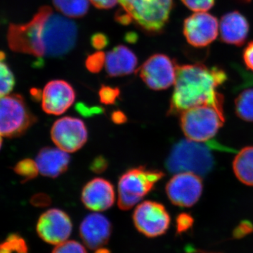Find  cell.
Listing matches in <instances>:
<instances>
[{
    "mask_svg": "<svg viewBox=\"0 0 253 253\" xmlns=\"http://www.w3.org/2000/svg\"><path fill=\"white\" fill-rule=\"evenodd\" d=\"M227 80L220 68L209 67L201 63L178 66L169 110V116L200 105H211L223 109L224 99L217 89Z\"/></svg>",
    "mask_w": 253,
    "mask_h": 253,
    "instance_id": "cell-1",
    "label": "cell"
},
{
    "mask_svg": "<svg viewBox=\"0 0 253 253\" xmlns=\"http://www.w3.org/2000/svg\"><path fill=\"white\" fill-rule=\"evenodd\" d=\"M219 144H208L183 139L173 146L166 160V166L169 172L177 174L190 172L196 175H207L214 166L211 148H219Z\"/></svg>",
    "mask_w": 253,
    "mask_h": 253,
    "instance_id": "cell-2",
    "label": "cell"
},
{
    "mask_svg": "<svg viewBox=\"0 0 253 253\" xmlns=\"http://www.w3.org/2000/svg\"><path fill=\"white\" fill-rule=\"evenodd\" d=\"M180 126L191 140L208 142L217 134L224 121V111L211 105H200L181 113Z\"/></svg>",
    "mask_w": 253,
    "mask_h": 253,
    "instance_id": "cell-3",
    "label": "cell"
},
{
    "mask_svg": "<svg viewBox=\"0 0 253 253\" xmlns=\"http://www.w3.org/2000/svg\"><path fill=\"white\" fill-rule=\"evenodd\" d=\"M51 11V7L44 6L29 22L24 24H11L7 33L10 49L16 52L31 54L37 57L44 56L43 28L46 18Z\"/></svg>",
    "mask_w": 253,
    "mask_h": 253,
    "instance_id": "cell-4",
    "label": "cell"
},
{
    "mask_svg": "<svg viewBox=\"0 0 253 253\" xmlns=\"http://www.w3.org/2000/svg\"><path fill=\"white\" fill-rule=\"evenodd\" d=\"M123 9L146 33L158 34L169 21L172 0H119Z\"/></svg>",
    "mask_w": 253,
    "mask_h": 253,
    "instance_id": "cell-5",
    "label": "cell"
},
{
    "mask_svg": "<svg viewBox=\"0 0 253 253\" xmlns=\"http://www.w3.org/2000/svg\"><path fill=\"white\" fill-rule=\"evenodd\" d=\"M164 173L158 169L139 167L129 169L120 177L118 182V206L128 211L140 202L154 189Z\"/></svg>",
    "mask_w": 253,
    "mask_h": 253,
    "instance_id": "cell-6",
    "label": "cell"
},
{
    "mask_svg": "<svg viewBox=\"0 0 253 253\" xmlns=\"http://www.w3.org/2000/svg\"><path fill=\"white\" fill-rule=\"evenodd\" d=\"M78 34V26L75 22L51 11L43 28L44 56L59 58L66 56L76 46Z\"/></svg>",
    "mask_w": 253,
    "mask_h": 253,
    "instance_id": "cell-7",
    "label": "cell"
},
{
    "mask_svg": "<svg viewBox=\"0 0 253 253\" xmlns=\"http://www.w3.org/2000/svg\"><path fill=\"white\" fill-rule=\"evenodd\" d=\"M37 118L22 96L8 94L0 97V134L6 137L23 135Z\"/></svg>",
    "mask_w": 253,
    "mask_h": 253,
    "instance_id": "cell-8",
    "label": "cell"
},
{
    "mask_svg": "<svg viewBox=\"0 0 253 253\" xmlns=\"http://www.w3.org/2000/svg\"><path fill=\"white\" fill-rule=\"evenodd\" d=\"M133 222L143 235L156 238L166 234L170 224V216L163 205L146 201L138 205L133 213Z\"/></svg>",
    "mask_w": 253,
    "mask_h": 253,
    "instance_id": "cell-9",
    "label": "cell"
},
{
    "mask_svg": "<svg viewBox=\"0 0 253 253\" xmlns=\"http://www.w3.org/2000/svg\"><path fill=\"white\" fill-rule=\"evenodd\" d=\"M177 66L167 55L154 54L139 68V76L150 89L164 90L174 84Z\"/></svg>",
    "mask_w": 253,
    "mask_h": 253,
    "instance_id": "cell-10",
    "label": "cell"
},
{
    "mask_svg": "<svg viewBox=\"0 0 253 253\" xmlns=\"http://www.w3.org/2000/svg\"><path fill=\"white\" fill-rule=\"evenodd\" d=\"M51 137L59 149L65 152H76L87 141V129L81 119L64 117L57 120L53 125Z\"/></svg>",
    "mask_w": 253,
    "mask_h": 253,
    "instance_id": "cell-11",
    "label": "cell"
},
{
    "mask_svg": "<svg viewBox=\"0 0 253 253\" xmlns=\"http://www.w3.org/2000/svg\"><path fill=\"white\" fill-rule=\"evenodd\" d=\"M203 189L201 176L193 173L181 172L173 176L168 181L166 191L172 204L190 208L199 201Z\"/></svg>",
    "mask_w": 253,
    "mask_h": 253,
    "instance_id": "cell-12",
    "label": "cell"
},
{
    "mask_svg": "<svg viewBox=\"0 0 253 253\" xmlns=\"http://www.w3.org/2000/svg\"><path fill=\"white\" fill-rule=\"evenodd\" d=\"M183 33L190 45L206 47L215 41L219 34L217 18L207 12H195L184 20Z\"/></svg>",
    "mask_w": 253,
    "mask_h": 253,
    "instance_id": "cell-13",
    "label": "cell"
},
{
    "mask_svg": "<svg viewBox=\"0 0 253 253\" xmlns=\"http://www.w3.org/2000/svg\"><path fill=\"white\" fill-rule=\"evenodd\" d=\"M37 233L44 242L59 245L71 236L73 223L67 213L57 208L48 210L38 219Z\"/></svg>",
    "mask_w": 253,
    "mask_h": 253,
    "instance_id": "cell-14",
    "label": "cell"
},
{
    "mask_svg": "<svg viewBox=\"0 0 253 253\" xmlns=\"http://www.w3.org/2000/svg\"><path fill=\"white\" fill-rule=\"evenodd\" d=\"M76 91L69 83L61 80L49 82L42 92V107L47 114L59 116L71 107Z\"/></svg>",
    "mask_w": 253,
    "mask_h": 253,
    "instance_id": "cell-15",
    "label": "cell"
},
{
    "mask_svg": "<svg viewBox=\"0 0 253 253\" xmlns=\"http://www.w3.org/2000/svg\"><path fill=\"white\" fill-rule=\"evenodd\" d=\"M112 230V224L107 217L99 213H93L82 221L80 236L86 247L95 250L108 244Z\"/></svg>",
    "mask_w": 253,
    "mask_h": 253,
    "instance_id": "cell-16",
    "label": "cell"
},
{
    "mask_svg": "<svg viewBox=\"0 0 253 253\" xmlns=\"http://www.w3.org/2000/svg\"><path fill=\"white\" fill-rule=\"evenodd\" d=\"M112 184L103 178H94L83 187L81 200L87 209L101 212L112 207L115 202Z\"/></svg>",
    "mask_w": 253,
    "mask_h": 253,
    "instance_id": "cell-17",
    "label": "cell"
},
{
    "mask_svg": "<svg viewBox=\"0 0 253 253\" xmlns=\"http://www.w3.org/2000/svg\"><path fill=\"white\" fill-rule=\"evenodd\" d=\"M249 21L239 11L226 13L219 23L221 41L231 45L242 46L249 36Z\"/></svg>",
    "mask_w": 253,
    "mask_h": 253,
    "instance_id": "cell-18",
    "label": "cell"
},
{
    "mask_svg": "<svg viewBox=\"0 0 253 253\" xmlns=\"http://www.w3.org/2000/svg\"><path fill=\"white\" fill-rule=\"evenodd\" d=\"M71 158L67 152L60 149L45 147L36 157L39 172L43 176L56 178L67 170Z\"/></svg>",
    "mask_w": 253,
    "mask_h": 253,
    "instance_id": "cell-19",
    "label": "cell"
},
{
    "mask_svg": "<svg viewBox=\"0 0 253 253\" xmlns=\"http://www.w3.org/2000/svg\"><path fill=\"white\" fill-rule=\"evenodd\" d=\"M135 54L126 46L118 45L106 54L105 67L110 77L131 74L137 66Z\"/></svg>",
    "mask_w": 253,
    "mask_h": 253,
    "instance_id": "cell-20",
    "label": "cell"
},
{
    "mask_svg": "<svg viewBox=\"0 0 253 253\" xmlns=\"http://www.w3.org/2000/svg\"><path fill=\"white\" fill-rule=\"evenodd\" d=\"M233 169L243 184L253 186V146L245 147L236 154Z\"/></svg>",
    "mask_w": 253,
    "mask_h": 253,
    "instance_id": "cell-21",
    "label": "cell"
},
{
    "mask_svg": "<svg viewBox=\"0 0 253 253\" xmlns=\"http://www.w3.org/2000/svg\"><path fill=\"white\" fill-rule=\"evenodd\" d=\"M56 10L66 17L82 18L89 10V0H52Z\"/></svg>",
    "mask_w": 253,
    "mask_h": 253,
    "instance_id": "cell-22",
    "label": "cell"
},
{
    "mask_svg": "<svg viewBox=\"0 0 253 253\" xmlns=\"http://www.w3.org/2000/svg\"><path fill=\"white\" fill-rule=\"evenodd\" d=\"M236 113L241 119L253 122V89L243 91L235 100Z\"/></svg>",
    "mask_w": 253,
    "mask_h": 253,
    "instance_id": "cell-23",
    "label": "cell"
},
{
    "mask_svg": "<svg viewBox=\"0 0 253 253\" xmlns=\"http://www.w3.org/2000/svg\"><path fill=\"white\" fill-rule=\"evenodd\" d=\"M14 85V76L6 63V55L0 51V97L9 94Z\"/></svg>",
    "mask_w": 253,
    "mask_h": 253,
    "instance_id": "cell-24",
    "label": "cell"
},
{
    "mask_svg": "<svg viewBox=\"0 0 253 253\" xmlns=\"http://www.w3.org/2000/svg\"><path fill=\"white\" fill-rule=\"evenodd\" d=\"M0 253H28V248L22 237L12 234L0 244Z\"/></svg>",
    "mask_w": 253,
    "mask_h": 253,
    "instance_id": "cell-25",
    "label": "cell"
},
{
    "mask_svg": "<svg viewBox=\"0 0 253 253\" xmlns=\"http://www.w3.org/2000/svg\"><path fill=\"white\" fill-rule=\"evenodd\" d=\"M14 171L24 181L34 179L40 172L36 161L30 158H26L18 162L14 167Z\"/></svg>",
    "mask_w": 253,
    "mask_h": 253,
    "instance_id": "cell-26",
    "label": "cell"
},
{
    "mask_svg": "<svg viewBox=\"0 0 253 253\" xmlns=\"http://www.w3.org/2000/svg\"><path fill=\"white\" fill-rule=\"evenodd\" d=\"M106 62V54L103 51H99L88 56L86 60L85 66L91 73H98L104 67Z\"/></svg>",
    "mask_w": 253,
    "mask_h": 253,
    "instance_id": "cell-27",
    "label": "cell"
},
{
    "mask_svg": "<svg viewBox=\"0 0 253 253\" xmlns=\"http://www.w3.org/2000/svg\"><path fill=\"white\" fill-rule=\"evenodd\" d=\"M120 89L117 87L102 85L99 89L100 101L106 105L115 104L120 96Z\"/></svg>",
    "mask_w": 253,
    "mask_h": 253,
    "instance_id": "cell-28",
    "label": "cell"
},
{
    "mask_svg": "<svg viewBox=\"0 0 253 253\" xmlns=\"http://www.w3.org/2000/svg\"><path fill=\"white\" fill-rule=\"evenodd\" d=\"M52 253H87L85 248L76 241H65L58 245Z\"/></svg>",
    "mask_w": 253,
    "mask_h": 253,
    "instance_id": "cell-29",
    "label": "cell"
},
{
    "mask_svg": "<svg viewBox=\"0 0 253 253\" xmlns=\"http://www.w3.org/2000/svg\"><path fill=\"white\" fill-rule=\"evenodd\" d=\"M186 7L194 12H206L212 9L215 0H181Z\"/></svg>",
    "mask_w": 253,
    "mask_h": 253,
    "instance_id": "cell-30",
    "label": "cell"
},
{
    "mask_svg": "<svg viewBox=\"0 0 253 253\" xmlns=\"http://www.w3.org/2000/svg\"><path fill=\"white\" fill-rule=\"evenodd\" d=\"M194 224V219L187 213H181L176 217V233L181 234L191 229Z\"/></svg>",
    "mask_w": 253,
    "mask_h": 253,
    "instance_id": "cell-31",
    "label": "cell"
},
{
    "mask_svg": "<svg viewBox=\"0 0 253 253\" xmlns=\"http://www.w3.org/2000/svg\"><path fill=\"white\" fill-rule=\"evenodd\" d=\"M76 111L84 117H91L95 115L104 113V109L100 106H88L83 103H78L76 106Z\"/></svg>",
    "mask_w": 253,
    "mask_h": 253,
    "instance_id": "cell-32",
    "label": "cell"
},
{
    "mask_svg": "<svg viewBox=\"0 0 253 253\" xmlns=\"http://www.w3.org/2000/svg\"><path fill=\"white\" fill-rule=\"evenodd\" d=\"M253 231V224L252 223L250 222L249 221H243L234 229L233 236L235 239H241L244 236L249 235Z\"/></svg>",
    "mask_w": 253,
    "mask_h": 253,
    "instance_id": "cell-33",
    "label": "cell"
},
{
    "mask_svg": "<svg viewBox=\"0 0 253 253\" xmlns=\"http://www.w3.org/2000/svg\"><path fill=\"white\" fill-rule=\"evenodd\" d=\"M109 40L108 37L103 33H96L91 38V44L94 49L100 50L104 49L108 46Z\"/></svg>",
    "mask_w": 253,
    "mask_h": 253,
    "instance_id": "cell-34",
    "label": "cell"
},
{
    "mask_svg": "<svg viewBox=\"0 0 253 253\" xmlns=\"http://www.w3.org/2000/svg\"><path fill=\"white\" fill-rule=\"evenodd\" d=\"M109 166V162L106 158L100 156L95 158L90 164V169L95 173H102L106 170Z\"/></svg>",
    "mask_w": 253,
    "mask_h": 253,
    "instance_id": "cell-35",
    "label": "cell"
},
{
    "mask_svg": "<svg viewBox=\"0 0 253 253\" xmlns=\"http://www.w3.org/2000/svg\"><path fill=\"white\" fill-rule=\"evenodd\" d=\"M31 204L36 207H47L51 204V198L45 194H38L33 196L31 200Z\"/></svg>",
    "mask_w": 253,
    "mask_h": 253,
    "instance_id": "cell-36",
    "label": "cell"
},
{
    "mask_svg": "<svg viewBox=\"0 0 253 253\" xmlns=\"http://www.w3.org/2000/svg\"><path fill=\"white\" fill-rule=\"evenodd\" d=\"M243 58L246 66L253 72V41L251 42L245 48Z\"/></svg>",
    "mask_w": 253,
    "mask_h": 253,
    "instance_id": "cell-37",
    "label": "cell"
},
{
    "mask_svg": "<svg viewBox=\"0 0 253 253\" xmlns=\"http://www.w3.org/2000/svg\"><path fill=\"white\" fill-rule=\"evenodd\" d=\"M98 9H107L114 7L119 0H89Z\"/></svg>",
    "mask_w": 253,
    "mask_h": 253,
    "instance_id": "cell-38",
    "label": "cell"
},
{
    "mask_svg": "<svg viewBox=\"0 0 253 253\" xmlns=\"http://www.w3.org/2000/svg\"><path fill=\"white\" fill-rule=\"evenodd\" d=\"M116 20L117 22L123 25H129L133 22L132 18L124 9L117 12L116 15Z\"/></svg>",
    "mask_w": 253,
    "mask_h": 253,
    "instance_id": "cell-39",
    "label": "cell"
},
{
    "mask_svg": "<svg viewBox=\"0 0 253 253\" xmlns=\"http://www.w3.org/2000/svg\"><path fill=\"white\" fill-rule=\"evenodd\" d=\"M111 120L115 124H124L127 121L126 115L121 111H114L111 114Z\"/></svg>",
    "mask_w": 253,
    "mask_h": 253,
    "instance_id": "cell-40",
    "label": "cell"
},
{
    "mask_svg": "<svg viewBox=\"0 0 253 253\" xmlns=\"http://www.w3.org/2000/svg\"><path fill=\"white\" fill-rule=\"evenodd\" d=\"M138 37L137 35L135 33H127L126 36V41H127L129 43H134L137 41Z\"/></svg>",
    "mask_w": 253,
    "mask_h": 253,
    "instance_id": "cell-41",
    "label": "cell"
},
{
    "mask_svg": "<svg viewBox=\"0 0 253 253\" xmlns=\"http://www.w3.org/2000/svg\"><path fill=\"white\" fill-rule=\"evenodd\" d=\"M186 253H206L204 251H199V250H196L194 249V248L191 247H187V249H186Z\"/></svg>",
    "mask_w": 253,
    "mask_h": 253,
    "instance_id": "cell-42",
    "label": "cell"
},
{
    "mask_svg": "<svg viewBox=\"0 0 253 253\" xmlns=\"http://www.w3.org/2000/svg\"><path fill=\"white\" fill-rule=\"evenodd\" d=\"M95 253H111V252L109 249H104V248H102V249H101V248H99V249L96 250Z\"/></svg>",
    "mask_w": 253,
    "mask_h": 253,
    "instance_id": "cell-43",
    "label": "cell"
},
{
    "mask_svg": "<svg viewBox=\"0 0 253 253\" xmlns=\"http://www.w3.org/2000/svg\"><path fill=\"white\" fill-rule=\"evenodd\" d=\"M1 134H0V149H1V145H2V138H1Z\"/></svg>",
    "mask_w": 253,
    "mask_h": 253,
    "instance_id": "cell-44",
    "label": "cell"
},
{
    "mask_svg": "<svg viewBox=\"0 0 253 253\" xmlns=\"http://www.w3.org/2000/svg\"><path fill=\"white\" fill-rule=\"evenodd\" d=\"M241 1H245V2H249L251 0H241Z\"/></svg>",
    "mask_w": 253,
    "mask_h": 253,
    "instance_id": "cell-45",
    "label": "cell"
}]
</instances>
